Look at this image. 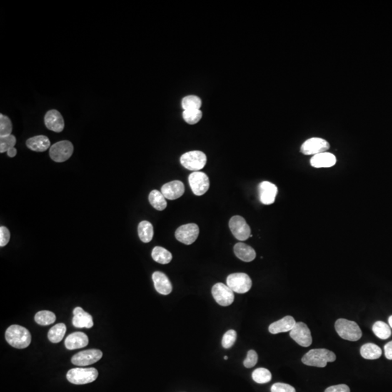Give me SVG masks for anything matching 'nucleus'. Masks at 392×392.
<instances>
[{"label":"nucleus","mask_w":392,"mask_h":392,"mask_svg":"<svg viewBox=\"0 0 392 392\" xmlns=\"http://www.w3.org/2000/svg\"><path fill=\"white\" fill-rule=\"evenodd\" d=\"M6 339L13 347L25 349L31 343V336L30 332L24 327L13 325L7 329Z\"/></svg>","instance_id":"nucleus-1"},{"label":"nucleus","mask_w":392,"mask_h":392,"mask_svg":"<svg viewBox=\"0 0 392 392\" xmlns=\"http://www.w3.org/2000/svg\"><path fill=\"white\" fill-rule=\"evenodd\" d=\"M336 360V356L333 352L325 349L311 350L301 359L303 364L308 366L325 368L328 363H332Z\"/></svg>","instance_id":"nucleus-2"},{"label":"nucleus","mask_w":392,"mask_h":392,"mask_svg":"<svg viewBox=\"0 0 392 392\" xmlns=\"http://www.w3.org/2000/svg\"><path fill=\"white\" fill-rule=\"evenodd\" d=\"M335 328L338 336L350 341H358L363 335L361 329L355 322L343 318L337 320L335 323Z\"/></svg>","instance_id":"nucleus-3"},{"label":"nucleus","mask_w":392,"mask_h":392,"mask_svg":"<svg viewBox=\"0 0 392 392\" xmlns=\"http://www.w3.org/2000/svg\"><path fill=\"white\" fill-rule=\"evenodd\" d=\"M98 371L94 368H76L71 369L66 375L68 381L73 384H88L96 381Z\"/></svg>","instance_id":"nucleus-4"},{"label":"nucleus","mask_w":392,"mask_h":392,"mask_svg":"<svg viewBox=\"0 0 392 392\" xmlns=\"http://www.w3.org/2000/svg\"><path fill=\"white\" fill-rule=\"evenodd\" d=\"M207 158L203 152L193 151L185 153L180 158V163L187 169L198 171L204 167Z\"/></svg>","instance_id":"nucleus-5"},{"label":"nucleus","mask_w":392,"mask_h":392,"mask_svg":"<svg viewBox=\"0 0 392 392\" xmlns=\"http://www.w3.org/2000/svg\"><path fill=\"white\" fill-rule=\"evenodd\" d=\"M227 285L235 293H246L251 289L252 281L246 273H233L227 278Z\"/></svg>","instance_id":"nucleus-6"},{"label":"nucleus","mask_w":392,"mask_h":392,"mask_svg":"<svg viewBox=\"0 0 392 392\" xmlns=\"http://www.w3.org/2000/svg\"><path fill=\"white\" fill-rule=\"evenodd\" d=\"M73 153V144L67 140L55 143L50 149V156L53 161L58 163L67 161L72 156Z\"/></svg>","instance_id":"nucleus-7"},{"label":"nucleus","mask_w":392,"mask_h":392,"mask_svg":"<svg viewBox=\"0 0 392 392\" xmlns=\"http://www.w3.org/2000/svg\"><path fill=\"white\" fill-rule=\"evenodd\" d=\"M230 229L234 237L238 241H246L251 235V228L247 224L246 220L241 216H234L230 219Z\"/></svg>","instance_id":"nucleus-8"},{"label":"nucleus","mask_w":392,"mask_h":392,"mask_svg":"<svg viewBox=\"0 0 392 392\" xmlns=\"http://www.w3.org/2000/svg\"><path fill=\"white\" fill-rule=\"evenodd\" d=\"M290 336L293 341L303 347H308L313 343L311 332L305 323H296L293 329L290 331Z\"/></svg>","instance_id":"nucleus-9"},{"label":"nucleus","mask_w":392,"mask_h":392,"mask_svg":"<svg viewBox=\"0 0 392 392\" xmlns=\"http://www.w3.org/2000/svg\"><path fill=\"white\" fill-rule=\"evenodd\" d=\"M188 180L192 191L196 196H203L209 188V179L207 175L201 171L191 173Z\"/></svg>","instance_id":"nucleus-10"},{"label":"nucleus","mask_w":392,"mask_h":392,"mask_svg":"<svg viewBox=\"0 0 392 392\" xmlns=\"http://www.w3.org/2000/svg\"><path fill=\"white\" fill-rule=\"evenodd\" d=\"M213 298L220 306L228 307L234 301V292L228 286V285L218 283L213 286L211 290Z\"/></svg>","instance_id":"nucleus-11"},{"label":"nucleus","mask_w":392,"mask_h":392,"mask_svg":"<svg viewBox=\"0 0 392 392\" xmlns=\"http://www.w3.org/2000/svg\"><path fill=\"white\" fill-rule=\"evenodd\" d=\"M199 235V228L194 223L182 225L175 232V237L178 241L185 245L194 243Z\"/></svg>","instance_id":"nucleus-12"},{"label":"nucleus","mask_w":392,"mask_h":392,"mask_svg":"<svg viewBox=\"0 0 392 392\" xmlns=\"http://www.w3.org/2000/svg\"><path fill=\"white\" fill-rule=\"evenodd\" d=\"M102 357H103V353L101 350H84L73 355L71 359V363L78 366H88L99 361Z\"/></svg>","instance_id":"nucleus-13"},{"label":"nucleus","mask_w":392,"mask_h":392,"mask_svg":"<svg viewBox=\"0 0 392 392\" xmlns=\"http://www.w3.org/2000/svg\"><path fill=\"white\" fill-rule=\"evenodd\" d=\"M330 145L326 140L319 138H310L305 141L301 147V152L304 155L315 156L325 153L329 149Z\"/></svg>","instance_id":"nucleus-14"},{"label":"nucleus","mask_w":392,"mask_h":392,"mask_svg":"<svg viewBox=\"0 0 392 392\" xmlns=\"http://www.w3.org/2000/svg\"><path fill=\"white\" fill-rule=\"evenodd\" d=\"M258 191L261 203L265 205H270L273 204L275 201L278 194V188L273 183L265 181L258 185Z\"/></svg>","instance_id":"nucleus-15"},{"label":"nucleus","mask_w":392,"mask_h":392,"mask_svg":"<svg viewBox=\"0 0 392 392\" xmlns=\"http://www.w3.org/2000/svg\"><path fill=\"white\" fill-rule=\"evenodd\" d=\"M45 123L48 129L56 133H61L64 129V120L61 113L57 110H51L47 112L45 116Z\"/></svg>","instance_id":"nucleus-16"},{"label":"nucleus","mask_w":392,"mask_h":392,"mask_svg":"<svg viewBox=\"0 0 392 392\" xmlns=\"http://www.w3.org/2000/svg\"><path fill=\"white\" fill-rule=\"evenodd\" d=\"M161 193L168 200L178 199L184 194L185 185L181 181L175 180L163 185Z\"/></svg>","instance_id":"nucleus-17"},{"label":"nucleus","mask_w":392,"mask_h":392,"mask_svg":"<svg viewBox=\"0 0 392 392\" xmlns=\"http://www.w3.org/2000/svg\"><path fill=\"white\" fill-rule=\"evenodd\" d=\"M72 323L73 326L78 328H91L93 326V317L85 312L82 308H76L73 310Z\"/></svg>","instance_id":"nucleus-18"},{"label":"nucleus","mask_w":392,"mask_h":392,"mask_svg":"<svg viewBox=\"0 0 392 392\" xmlns=\"http://www.w3.org/2000/svg\"><path fill=\"white\" fill-rule=\"evenodd\" d=\"M153 281L157 292L162 295H168L172 291V285L164 273L155 272L153 274Z\"/></svg>","instance_id":"nucleus-19"},{"label":"nucleus","mask_w":392,"mask_h":392,"mask_svg":"<svg viewBox=\"0 0 392 392\" xmlns=\"http://www.w3.org/2000/svg\"><path fill=\"white\" fill-rule=\"evenodd\" d=\"M89 343L88 336L82 332H75L67 336L65 341V346L69 350L84 348Z\"/></svg>","instance_id":"nucleus-20"},{"label":"nucleus","mask_w":392,"mask_h":392,"mask_svg":"<svg viewBox=\"0 0 392 392\" xmlns=\"http://www.w3.org/2000/svg\"><path fill=\"white\" fill-rule=\"evenodd\" d=\"M296 320L292 316H286L269 326V331L272 334H278L280 333H286L291 331L296 325Z\"/></svg>","instance_id":"nucleus-21"},{"label":"nucleus","mask_w":392,"mask_h":392,"mask_svg":"<svg viewBox=\"0 0 392 392\" xmlns=\"http://www.w3.org/2000/svg\"><path fill=\"white\" fill-rule=\"evenodd\" d=\"M336 163V156L327 152L313 156L310 161L312 166L315 168H329L334 166Z\"/></svg>","instance_id":"nucleus-22"},{"label":"nucleus","mask_w":392,"mask_h":392,"mask_svg":"<svg viewBox=\"0 0 392 392\" xmlns=\"http://www.w3.org/2000/svg\"><path fill=\"white\" fill-rule=\"evenodd\" d=\"M234 252L237 257L246 263L252 262L256 258L255 250L252 247L243 243H238L235 245Z\"/></svg>","instance_id":"nucleus-23"},{"label":"nucleus","mask_w":392,"mask_h":392,"mask_svg":"<svg viewBox=\"0 0 392 392\" xmlns=\"http://www.w3.org/2000/svg\"><path fill=\"white\" fill-rule=\"evenodd\" d=\"M26 146L31 151L44 152L51 146V141L44 135L33 137L26 141Z\"/></svg>","instance_id":"nucleus-24"},{"label":"nucleus","mask_w":392,"mask_h":392,"mask_svg":"<svg viewBox=\"0 0 392 392\" xmlns=\"http://www.w3.org/2000/svg\"><path fill=\"white\" fill-rule=\"evenodd\" d=\"M360 355L366 360H377L381 358L382 350L379 346L374 343H365L360 349Z\"/></svg>","instance_id":"nucleus-25"},{"label":"nucleus","mask_w":392,"mask_h":392,"mask_svg":"<svg viewBox=\"0 0 392 392\" xmlns=\"http://www.w3.org/2000/svg\"><path fill=\"white\" fill-rule=\"evenodd\" d=\"M152 258L156 263L166 265L172 259V254L163 247L156 246L152 251Z\"/></svg>","instance_id":"nucleus-26"},{"label":"nucleus","mask_w":392,"mask_h":392,"mask_svg":"<svg viewBox=\"0 0 392 392\" xmlns=\"http://www.w3.org/2000/svg\"><path fill=\"white\" fill-rule=\"evenodd\" d=\"M148 199H149L151 206L158 211H163L167 206L166 198L163 196L161 192L157 191V190H153L151 192Z\"/></svg>","instance_id":"nucleus-27"},{"label":"nucleus","mask_w":392,"mask_h":392,"mask_svg":"<svg viewBox=\"0 0 392 392\" xmlns=\"http://www.w3.org/2000/svg\"><path fill=\"white\" fill-rule=\"evenodd\" d=\"M138 235L143 243L151 242L153 237V227L151 223L148 221L141 222L138 226Z\"/></svg>","instance_id":"nucleus-28"},{"label":"nucleus","mask_w":392,"mask_h":392,"mask_svg":"<svg viewBox=\"0 0 392 392\" xmlns=\"http://www.w3.org/2000/svg\"><path fill=\"white\" fill-rule=\"evenodd\" d=\"M66 326L64 323H58L52 327L48 332V339L52 343H59L63 340V337L66 334Z\"/></svg>","instance_id":"nucleus-29"},{"label":"nucleus","mask_w":392,"mask_h":392,"mask_svg":"<svg viewBox=\"0 0 392 392\" xmlns=\"http://www.w3.org/2000/svg\"><path fill=\"white\" fill-rule=\"evenodd\" d=\"M373 331L375 336L381 339H387L391 335V328L389 325L383 321L375 322L373 325Z\"/></svg>","instance_id":"nucleus-30"},{"label":"nucleus","mask_w":392,"mask_h":392,"mask_svg":"<svg viewBox=\"0 0 392 392\" xmlns=\"http://www.w3.org/2000/svg\"><path fill=\"white\" fill-rule=\"evenodd\" d=\"M34 320L36 323L40 325H49L56 322V316L51 311L43 310L36 314Z\"/></svg>","instance_id":"nucleus-31"},{"label":"nucleus","mask_w":392,"mask_h":392,"mask_svg":"<svg viewBox=\"0 0 392 392\" xmlns=\"http://www.w3.org/2000/svg\"><path fill=\"white\" fill-rule=\"evenodd\" d=\"M252 378L257 383H267L272 380V374L269 370L266 368H257L253 372Z\"/></svg>","instance_id":"nucleus-32"},{"label":"nucleus","mask_w":392,"mask_h":392,"mask_svg":"<svg viewBox=\"0 0 392 392\" xmlns=\"http://www.w3.org/2000/svg\"><path fill=\"white\" fill-rule=\"evenodd\" d=\"M202 105L201 100L195 96H186L182 101V106L184 111L188 110H200Z\"/></svg>","instance_id":"nucleus-33"},{"label":"nucleus","mask_w":392,"mask_h":392,"mask_svg":"<svg viewBox=\"0 0 392 392\" xmlns=\"http://www.w3.org/2000/svg\"><path fill=\"white\" fill-rule=\"evenodd\" d=\"M13 131V124L9 117L6 115L0 114V138L9 136Z\"/></svg>","instance_id":"nucleus-34"},{"label":"nucleus","mask_w":392,"mask_h":392,"mask_svg":"<svg viewBox=\"0 0 392 392\" xmlns=\"http://www.w3.org/2000/svg\"><path fill=\"white\" fill-rule=\"evenodd\" d=\"M183 118L189 124H196L202 118L201 110H188L183 113Z\"/></svg>","instance_id":"nucleus-35"},{"label":"nucleus","mask_w":392,"mask_h":392,"mask_svg":"<svg viewBox=\"0 0 392 392\" xmlns=\"http://www.w3.org/2000/svg\"><path fill=\"white\" fill-rule=\"evenodd\" d=\"M16 144V138L14 135L0 138V152L2 153L8 152L11 148H15Z\"/></svg>","instance_id":"nucleus-36"},{"label":"nucleus","mask_w":392,"mask_h":392,"mask_svg":"<svg viewBox=\"0 0 392 392\" xmlns=\"http://www.w3.org/2000/svg\"><path fill=\"white\" fill-rule=\"evenodd\" d=\"M237 339V333L234 330L227 331L223 336L222 345L225 349L231 348Z\"/></svg>","instance_id":"nucleus-37"},{"label":"nucleus","mask_w":392,"mask_h":392,"mask_svg":"<svg viewBox=\"0 0 392 392\" xmlns=\"http://www.w3.org/2000/svg\"><path fill=\"white\" fill-rule=\"evenodd\" d=\"M258 355L254 350H250L247 353L246 358L243 362V365L246 368H251L257 363Z\"/></svg>","instance_id":"nucleus-38"},{"label":"nucleus","mask_w":392,"mask_h":392,"mask_svg":"<svg viewBox=\"0 0 392 392\" xmlns=\"http://www.w3.org/2000/svg\"><path fill=\"white\" fill-rule=\"evenodd\" d=\"M271 392H296V389L287 383H276L271 387Z\"/></svg>","instance_id":"nucleus-39"},{"label":"nucleus","mask_w":392,"mask_h":392,"mask_svg":"<svg viewBox=\"0 0 392 392\" xmlns=\"http://www.w3.org/2000/svg\"><path fill=\"white\" fill-rule=\"evenodd\" d=\"M11 238L9 230L5 226L0 228V246H6Z\"/></svg>","instance_id":"nucleus-40"},{"label":"nucleus","mask_w":392,"mask_h":392,"mask_svg":"<svg viewBox=\"0 0 392 392\" xmlns=\"http://www.w3.org/2000/svg\"><path fill=\"white\" fill-rule=\"evenodd\" d=\"M325 392H350V388L347 385L339 384L328 387Z\"/></svg>","instance_id":"nucleus-41"},{"label":"nucleus","mask_w":392,"mask_h":392,"mask_svg":"<svg viewBox=\"0 0 392 392\" xmlns=\"http://www.w3.org/2000/svg\"><path fill=\"white\" fill-rule=\"evenodd\" d=\"M385 356L388 360H392V341L387 343L384 346Z\"/></svg>","instance_id":"nucleus-42"},{"label":"nucleus","mask_w":392,"mask_h":392,"mask_svg":"<svg viewBox=\"0 0 392 392\" xmlns=\"http://www.w3.org/2000/svg\"><path fill=\"white\" fill-rule=\"evenodd\" d=\"M16 154H17V150L15 148H11V149L8 151V156L11 157V158L16 156Z\"/></svg>","instance_id":"nucleus-43"},{"label":"nucleus","mask_w":392,"mask_h":392,"mask_svg":"<svg viewBox=\"0 0 392 392\" xmlns=\"http://www.w3.org/2000/svg\"><path fill=\"white\" fill-rule=\"evenodd\" d=\"M388 324H389L390 328H392V315L388 318Z\"/></svg>","instance_id":"nucleus-44"},{"label":"nucleus","mask_w":392,"mask_h":392,"mask_svg":"<svg viewBox=\"0 0 392 392\" xmlns=\"http://www.w3.org/2000/svg\"><path fill=\"white\" fill-rule=\"evenodd\" d=\"M224 358H225V360H227L228 359V356H225Z\"/></svg>","instance_id":"nucleus-45"}]
</instances>
